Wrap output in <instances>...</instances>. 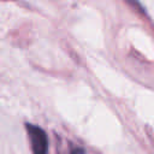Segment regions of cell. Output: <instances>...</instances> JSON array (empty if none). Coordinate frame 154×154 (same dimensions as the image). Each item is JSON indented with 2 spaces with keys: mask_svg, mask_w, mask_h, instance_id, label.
I'll return each mask as SVG.
<instances>
[{
  "mask_svg": "<svg viewBox=\"0 0 154 154\" xmlns=\"http://www.w3.org/2000/svg\"><path fill=\"white\" fill-rule=\"evenodd\" d=\"M28 134L30 137L34 154H48V138L46 132L37 125L28 124Z\"/></svg>",
  "mask_w": 154,
  "mask_h": 154,
  "instance_id": "1",
  "label": "cell"
}]
</instances>
